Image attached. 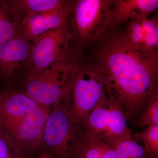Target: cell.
<instances>
[{
	"label": "cell",
	"mask_w": 158,
	"mask_h": 158,
	"mask_svg": "<svg viewBox=\"0 0 158 158\" xmlns=\"http://www.w3.org/2000/svg\"><path fill=\"white\" fill-rule=\"evenodd\" d=\"M75 64V71L63 98L71 117L84 129L92 110L108 94L96 65L81 57Z\"/></svg>",
	"instance_id": "3"
},
{
	"label": "cell",
	"mask_w": 158,
	"mask_h": 158,
	"mask_svg": "<svg viewBox=\"0 0 158 158\" xmlns=\"http://www.w3.org/2000/svg\"><path fill=\"white\" fill-rule=\"evenodd\" d=\"M21 22L8 1L0 0V47L18 34Z\"/></svg>",
	"instance_id": "16"
},
{
	"label": "cell",
	"mask_w": 158,
	"mask_h": 158,
	"mask_svg": "<svg viewBox=\"0 0 158 158\" xmlns=\"http://www.w3.org/2000/svg\"><path fill=\"white\" fill-rule=\"evenodd\" d=\"M50 107L39 106L19 121L1 130L21 151L33 152L43 145L44 130Z\"/></svg>",
	"instance_id": "8"
},
{
	"label": "cell",
	"mask_w": 158,
	"mask_h": 158,
	"mask_svg": "<svg viewBox=\"0 0 158 158\" xmlns=\"http://www.w3.org/2000/svg\"><path fill=\"white\" fill-rule=\"evenodd\" d=\"M113 0L70 1L68 22L76 59L110 29Z\"/></svg>",
	"instance_id": "2"
},
{
	"label": "cell",
	"mask_w": 158,
	"mask_h": 158,
	"mask_svg": "<svg viewBox=\"0 0 158 158\" xmlns=\"http://www.w3.org/2000/svg\"><path fill=\"white\" fill-rule=\"evenodd\" d=\"M127 120L118 103L109 96L98 102L90 113L84 126V131L94 134L112 145L131 135Z\"/></svg>",
	"instance_id": "7"
},
{
	"label": "cell",
	"mask_w": 158,
	"mask_h": 158,
	"mask_svg": "<svg viewBox=\"0 0 158 158\" xmlns=\"http://www.w3.org/2000/svg\"><path fill=\"white\" fill-rule=\"evenodd\" d=\"M128 42L139 49L152 50L158 49L157 17L138 16L130 20L124 33Z\"/></svg>",
	"instance_id": "12"
},
{
	"label": "cell",
	"mask_w": 158,
	"mask_h": 158,
	"mask_svg": "<svg viewBox=\"0 0 158 158\" xmlns=\"http://www.w3.org/2000/svg\"><path fill=\"white\" fill-rule=\"evenodd\" d=\"M74 158H116L113 147L98 136L84 131Z\"/></svg>",
	"instance_id": "14"
},
{
	"label": "cell",
	"mask_w": 158,
	"mask_h": 158,
	"mask_svg": "<svg viewBox=\"0 0 158 158\" xmlns=\"http://www.w3.org/2000/svg\"><path fill=\"white\" fill-rule=\"evenodd\" d=\"M144 158H158V153L146 152Z\"/></svg>",
	"instance_id": "21"
},
{
	"label": "cell",
	"mask_w": 158,
	"mask_h": 158,
	"mask_svg": "<svg viewBox=\"0 0 158 158\" xmlns=\"http://www.w3.org/2000/svg\"><path fill=\"white\" fill-rule=\"evenodd\" d=\"M41 158H51L47 154H44L43 155L41 156Z\"/></svg>",
	"instance_id": "22"
},
{
	"label": "cell",
	"mask_w": 158,
	"mask_h": 158,
	"mask_svg": "<svg viewBox=\"0 0 158 158\" xmlns=\"http://www.w3.org/2000/svg\"><path fill=\"white\" fill-rule=\"evenodd\" d=\"M32 44L18 33L0 47V74L11 78L23 70L26 75Z\"/></svg>",
	"instance_id": "9"
},
{
	"label": "cell",
	"mask_w": 158,
	"mask_h": 158,
	"mask_svg": "<svg viewBox=\"0 0 158 158\" xmlns=\"http://www.w3.org/2000/svg\"><path fill=\"white\" fill-rule=\"evenodd\" d=\"M82 55L98 69L108 96L121 106L127 121L138 120L158 94V51L139 49L119 30L108 32Z\"/></svg>",
	"instance_id": "1"
},
{
	"label": "cell",
	"mask_w": 158,
	"mask_h": 158,
	"mask_svg": "<svg viewBox=\"0 0 158 158\" xmlns=\"http://www.w3.org/2000/svg\"><path fill=\"white\" fill-rule=\"evenodd\" d=\"M137 142L144 144L146 152L158 153V125L145 127L141 132L132 134Z\"/></svg>",
	"instance_id": "18"
},
{
	"label": "cell",
	"mask_w": 158,
	"mask_h": 158,
	"mask_svg": "<svg viewBox=\"0 0 158 158\" xmlns=\"http://www.w3.org/2000/svg\"><path fill=\"white\" fill-rule=\"evenodd\" d=\"M76 70L75 62H60L25 77L24 91L37 105L50 107L64 96Z\"/></svg>",
	"instance_id": "6"
},
{
	"label": "cell",
	"mask_w": 158,
	"mask_h": 158,
	"mask_svg": "<svg viewBox=\"0 0 158 158\" xmlns=\"http://www.w3.org/2000/svg\"><path fill=\"white\" fill-rule=\"evenodd\" d=\"M116 158H144L146 154L144 148L132 137V134L112 144Z\"/></svg>",
	"instance_id": "17"
},
{
	"label": "cell",
	"mask_w": 158,
	"mask_h": 158,
	"mask_svg": "<svg viewBox=\"0 0 158 158\" xmlns=\"http://www.w3.org/2000/svg\"><path fill=\"white\" fill-rule=\"evenodd\" d=\"M68 22L37 38L31 46L25 77L35 75L60 62H75Z\"/></svg>",
	"instance_id": "5"
},
{
	"label": "cell",
	"mask_w": 158,
	"mask_h": 158,
	"mask_svg": "<svg viewBox=\"0 0 158 158\" xmlns=\"http://www.w3.org/2000/svg\"><path fill=\"white\" fill-rule=\"evenodd\" d=\"M0 130V158H21L22 154L14 148V144Z\"/></svg>",
	"instance_id": "20"
},
{
	"label": "cell",
	"mask_w": 158,
	"mask_h": 158,
	"mask_svg": "<svg viewBox=\"0 0 158 158\" xmlns=\"http://www.w3.org/2000/svg\"><path fill=\"white\" fill-rule=\"evenodd\" d=\"M70 1L65 8L48 12L29 15L22 20L19 33L32 43L46 32L57 28L67 22Z\"/></svg>",
	"instance_id": "11"
},
{
	"label": "cell",
	"mask_w": 158,
	"mask_h": 158,
	"mask_svg": "<svg viewBox=\"0 0 158 158\" xmlns=\"http://www.w3.org/2000/svg\"><path fill=\"white\" fill-rule=\"evenodd\" d=\"M39 106L24 90L0 91V129L19 121Z\"/></svg>",
	"instance_id": "10"
},
{
	"label": "cell",
	"mask_w": 158,
	"mask_h": 158,
	"mask_svg": "<svg viewBox=\"0 0 158 158\" xmlns=\"http://www.w3.org/2000/svg\"><path fill=\"white\" fill-rule=\"evenodd\" d=\"M15 14L22 20L32 14L48 12L65 8L68 1L62 0H9Z\"/></svg>",
	"instance_id": "15"
},
{
	"label": "cell",
	"mask_w": 158,
	"mask_h": 158,
	"mask_svg": "<svg viewBox=\"0 0 158 158\" xmlns=\"http://www.w3.org/2000/svg\"><path fill=\"white\" fill-rule=\"evenodd\" d=\"M39 158H41V156H40V157Z\"/></svg>",
	"instance_id": "23"
},
{
	"label": "cell",
	"mask_w": 158,
	"mask_h": 158,
	"mask_svg": "<svg viewBox=\"0 0 158 158\" xmlns=\"http://www.w3.org/2000/svg\"><path fill=\"white\" fill-rule=\"evenodd\" d=\"M158 125V94L149 102L138 119L139 128Z\"/></svg>",
	"instance_id": "19"
},
{
	"label": "cell",
	"mask_w": 158,
	"mask_h": 158,
	"mask_svg": "<svg viewBox=\"0 0 158 158\" xmlns=\"http://www.w3.org/2000/svg\"><path fill=\"white\" fill-rule=\"evenodd\" d=\"M52 106L46 122L42 144L56 158H74L84 129L71 117L62 99Z\"/></svg>",
	"instance_id": "4"
},
{
	"label": "cell",
	"mask_w": 158,
	"mask_h": 158,
	"mask_svg": "<svg viewBox=\"0 0 158 158\" xmlns=\"http://www.w3.org/2000/svg\"><path fill=\"white\" fill-rule=\"evenodd\" d=\"M158 8V0H113L109 31H118L122 24L136 16L148 17Z\"/></svg>",
	"instance_id": "13"
}]
</instances>
